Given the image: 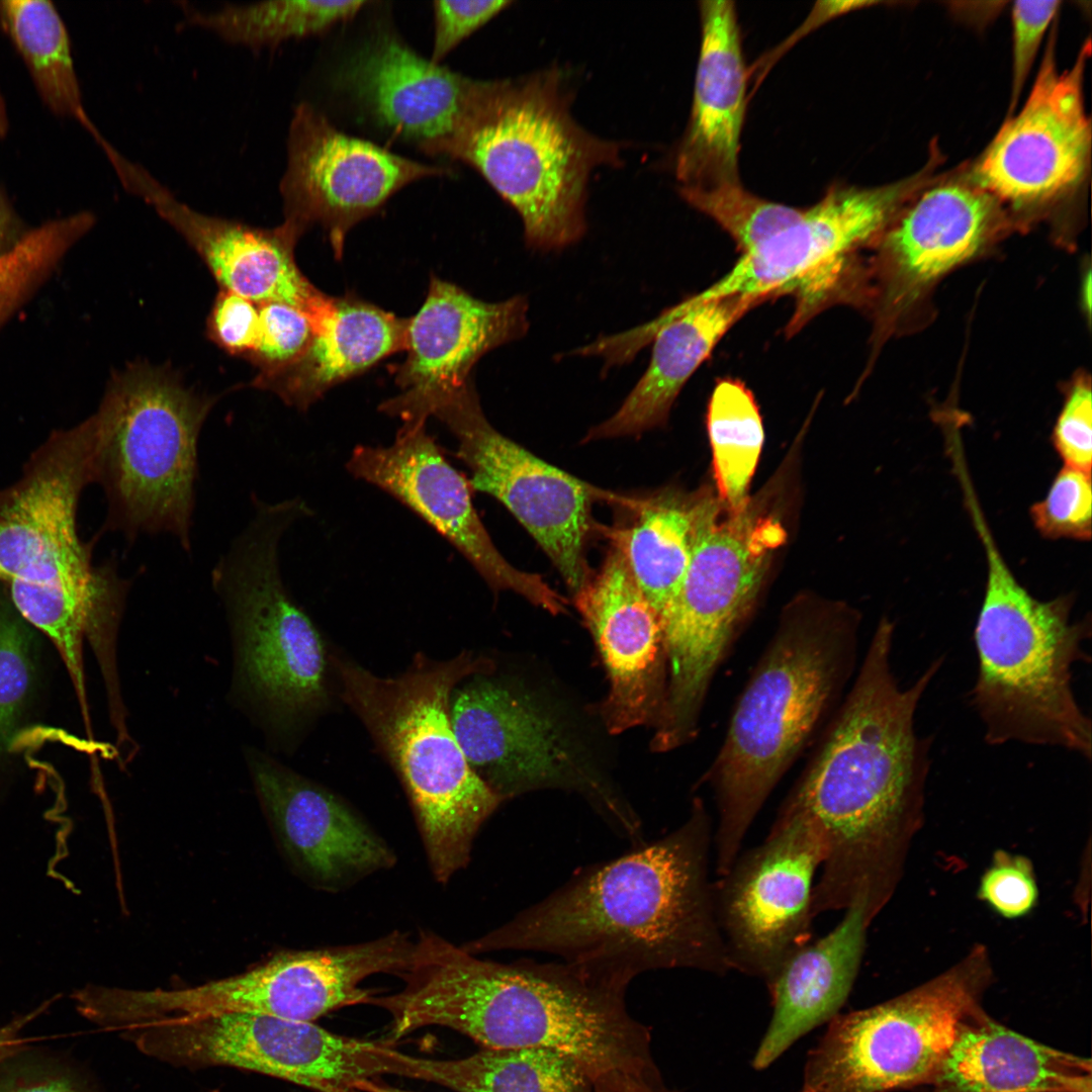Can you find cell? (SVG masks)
Listing matches in <instances>:
<instances>
[{
    "mask_svg": "<svg viewBox=\"0 0 1092 1092\" xmlns=\"http://www.w3.org/2000/svg\"><path fill=\"white\" fill-rule=\"evenodd\" d=\"M893 637L894 623L882 618L849 692L784 800L824 837L814 916L862 901L874 919L921 824L931 739L916 732L915 713L942 658L901 688L891 664Z\"/></svg>",
    "mask_w": 1092,
    "mask_h": 1092,
    "instance_id": "1",
    "label": "cell"
},
{
    "mask_svg": "<svg viewBox=\"0 0 1092 1092\" xmlns=\"http://www.w3.org/2000/svg\"><path fill=\"white\" fill-rule=\"evenodd\" d=\"M711 819L696 798L663 837L579 869L558 890L462 946L536 950L632 981L662 969L730 970L709 879Z\"/></svg>",
    "mask_w": 1092,
    "mask_h": 1092,
    "instance_id": "2",
    "label": "cell"
},
{
    "mask_svg": "<svg viewBox=\"0 0 1092 1092\" xmlns=\"http://www.w3.org/2000/svg\"><path fill=\"white\" fill-rule=\"evenodd\" d=\"M398 992L372 1004L390 1036L444 1026L483 1049L543 1048L570 1057L596 1080L659 1073L649 1028L626 1007L629 981L564 962L483 960L420 930Z\"/></svg>",
    "mask_w": 1092,
    "mask_h": 1092,
    "instance_id": "3",
    "label": "cell"
},
{
    "mask_svg": "<svg viewBox=\"0 0 1092 1092\" xmlns=\"http://www.w3.org/2000/svg\"><path fill=\"white\" fill-rule=\"evenodd\" d=\"M857 615L802 601L785 612L740 695L706 775L724 875L763 804L838 702L855 668Z\"/></svg>",
    "mask_w": 1092,
    "mask_h": 1092,
    "instance_id": "4",
    "label": "cell"
},
{
    "mask_svg": "<svg viewBox=\"0 0 1092 1092\" xmlns=\"http://www.w3.org/2000/svg\"><path fill=\"white\" fill-rule=\"evenodd\" d=\"M343 701L363 722L399 778L435 880L466 868L474 839L504 802L470 767L450 720L455 688L494 664L471 652L445 661L417 655L403 673L378 676L333 658Z\"/></svg>",
    "mask_w": 1092,
    "mask_h": 1092,
    "instance_id": "5",
    "label": "cell"
},
{
    "mask_svg": "<svg viewBox=\"0 0 1092 1092\" xmlns=\"http://www.w3.org/2000/svg\"><path fill=\"white\" fill-rule=\"evenodd\" d=\"M621 147L570 112L558 70L483 81L460 126L436 152L474 168L519 213L528 246L567 247L585 230L594 170L617 166Z\"/></svg>",
    "mask_w": 1092,
    "mask_h": 1092,
    "instance_id": "6",
    "label": "cell"
},
{
    "mask_svg": "<svg viewBox=\"0 0 1092 1092\" xmlns=\"http://www.w3.org/2000/svg\"><path fill=\"white\" fill-rule=\"evenodd\" d=\"M968 505L987 561L971 692L985 740L1057 746L1090 760L1091 721L1072 688L1073 665L1090 661L1083 648L1091 637L1090 615L1072 619L1073 593L1034 598L1008 567L976 500Z\"/></svg>",
    "mask_w": 1092,
    "mask_h": 1092,
    "instance_id": "7",
    "label": "cell"
},
{
    "mask_svg": "<svg viewBox=\"0 0 1092 1092\" xmlns=\"http://www.w3.org/2000/svg\"><path fill=\"white\" fill-rule=\"evenodd\" d=\"M255 513L212 571L234 641V693L272 731L295 729L327 704L329 656L309 616L286 589L279 544L311 509L299 497L266 504Z\"/></svg>",
    "mask_w": 1092,
    "mask_h": 1092,
    "instance_id": "8",
    "label": "cell"
},
{
    "mask_svg": "<svg viewBox=\"0 0 1092 1092\" xmlns=\"http://www.w3.org/2000/svg\"><path fill=\"white\" fill-rule=\"evenodd\" d=\"M720 504L701 496L687 570L660 614L667 682L651 741L656 752L698 735L712 680L754 608L772 551L784 541L776 519L748 507L723 517Z\"/></svg>",
    "mask_w": 1092,
    "mask_h": 1092,
    "instance_id": "9",
    "label": "cell"
},
{
    "mask_svg": "<svg viewBox=\"0 0 1092 1092\" xmlns=\"http://www.w3.org/2000/svg\"><path fill=\"white\" fill-rule=\"evenodd\" d=\"M217 399L146 362L129 364L114 378L96 413L95 482L107 502L104 529L129 541L170 534L190 551L197 442Z\"/></svg>",
    "mask_w": 1092,
    "mask_h": 1092,
    "instance_id": "10",
    "label": "cell"
},
{
    "mask_svg": "<svg viewBox=\"0 0 1092 1092\" xmlns=\"http://www.w3.org/2000/svg\"><path fill=\"white\" fill-rule=\"evenodd\" d=\"M992 982L983 947L930 981L839 1013L808 1052L798 1092H895L925 1086Z\"/></svg>",
    "mask_w": 1092,
    "mask_h": 1092,
    "instance_id": "11",
    "label": "cell"
},
{
    "mask_svg": "<svg viewBox=\"0 0 1092 1092\" xmlns=\"http://www.w3.org/2000/svg\"><path fill=\"white\" fill-rule=\"evenodd\" d=\"M99 446L94 414L49 437L20 478L0 489V580L9 594L40 593L102 607L124 592L126 581L113 564L92 563L91 544L77 530L81 493L96 481Z\"/></svg>",
    "mask_w": 1092,
    "mask_h": 1092,
    "instance_id": "12",
    "label": "cell"
},
{
    "mask_svg": "<svg viewBox=\"0 0 1092 1092\" xmlns=\"http://www.w3.org/2000/svg\"><path fill=\"white\" fill-rule=\"evenodd\" d=\"M432 417L454 435L456 455L470 470L471 488L502 503L576 594L593 574L585 557L587 538L597 527L593 505L601 500L636 511L643 498L589 484L500 434L486 419L471 383Z\"/></svg>",
    "mask_w": 1092,
    "mask_h": 1092,
    "instance_id": "13",
    "label": "cell"
},
{
    "mask_svg": "<svg viewBox=\"0 0 1092 1092\" xmlns=\"http://www.w3.org/2000/svg\"><path fill=\"white\" fill-rule=\"evenodd\" d=\"M1005 221L1004 206L969 173L930 179L866 248V264H846L836 302L868 306L882 336L902 304L975 256Z\"/></svg>",
    "mask_w": 1092,
    "mask_h": 1092,
    "instance_id": "14",
    "label": "cell"
},
{
    "mask_svg": "<svg viewBox=\"0 0 1092 1092\" xmlns=\"http://www.w3.org/2000/svg\"><path fill=\"white\" fill-rule=\"evenodd\" d=\"M138 1049L176 1066H229L317 1092L352 1088L390 1072L387 1044L335 1034L309 1021L222 1013L124 1032Z\"/></svg>",
    "mask_w": 1092,
    "mask_h": 1092,
    "instance_id": "15",
    "label": "cell"
},
{
    "mask_svg": "<svg viewBox=\"0 0 1092 1092\" xmlns=\"http://www.w3.org/2000/svg\"><path fill=\"white\" fill-rule=\"evenodd\" d=\"M819 826L783 802L764 840L713 883L715 915L730 970L765 984L811 941L814 877L825 858Z\"/></svg>",
    "mask_w": 1092,
    "mask_h": 1092,
    "instance_id": "16",
    "label": "cell"
},
{
    "mask_svg": "<svg viewBox=\"0 0 1092 1092\" xmlns=\"http://www.w3.org/2000/svg\"><path fill=\"white\" fill-rule=\"evenodd\" d=\"M930 179V170L876 187L831 185L791 226L741 255L730 271L693 298L735 294L767 299L791 294V322L803 326L847 261L866 249L906 199Z\"/></svg>",
    "mask_w": 1092,
    "mask_h": 1092,
    "instance_id": "17",
    "label": "cell"
},
{
    "mask_svg": "<svg viewBox=\"0 0 1092 1092\" xmlns=\"http://www.w3.org/2000/svg\"><path fill=\"white\" fill-rule=\"evenodd\" d=\"M488 675L470 676L450 701L452 728L472 770L504 801L540 788L576 790L595 802L617 831L629 829L635 814L579 766L556 719L535 700Z\"/></svg>",
    "mask_w": 1092,
    "mask_h": 1092,
    "instance_id": "18",
    "label": "cell"
},
{
    "mask_svg": "<svg viewBox=\"0 0 1092 1092\" xmlns=\"http://www.w3.org/2000/svg\"><path fill=\"white\" fill-rule=\"evenodd\" d=\"M1051 33L1030 93L1010 115L970 171L973 180L1003 206H1043L1084 181L1091 155V125L1084 103V72L1090 41L1062 72Z\"/></svg>",
    "mask_w": 1092,
    "mask_h": 1092,
    "instance_id": "19",
    "label": "cell"
},
{
    "mask_svg": "<svg viewBox=\"0 0 1092 1092\" xmlns=\"http://www.w3.org/2000/svg\"><path fill=\"white\" fill-rule=\"evenodd\" d=\"M446 173L346 134L313 106L300 103L290 121L279 185L283 222L301 236L314 224L322 226L341 258L355 224L410 183Z\"/></svg>",
    "mask_w": 1092,
    "mask_h": 1092,
    "instance_id": "20",
    "label": "cell"
},
{
    "mask_svg": "<svg viewBox=\"0 0 1092 1092\" xmlns=\"http://www.w3.org/2000/svg\"><path fill=\"white\" fill-rule=\"evenodd\" d=\"M357 479L380 488L452 544L494 592L512 590L552 615L567 601L541 575L499 553L472 502L471 485L447 459L426 423H403L387 446H356L347 461Z\"/></svg>",
    "mask_w": 1092,
    "mask_h": 1092,
    "instance_id": "21",
    "label": "cell"
},
{
    "mask_svg": "<svg viewBox=\"0 0 1092 1092\" xmlns=\"http://www.w3.org/2000/svg\"><path fill=\"white\" fill-rule=\"evenodd\" d=\"M102 150L122 187L151 206L187 242L220 289L257 303H287L314 321L327 310L332 296L317 289L296 264L294 249L301 235L294 228L283 221L275 228H259L202 213L179 200L149 170L111 144H104Z\"/></svg>",
    "mask_w": 1092,
    "mask_h": 1092,
    "instance_id": "22",
    "label": "cell"
},
{
    "mask_svg": "<svg viewBox=\"0 0 1092 1092\" xmlns=\"http://www.w3.org/2000/svg\"><path fill=\"white\" fill-rule=\"evenodd\" d=\"M527 312L522 295L486 302L431 276L422 306L407 318L406 356L394 370L399 392L380 411L402 424L426 423L470 383V371L485 353L526 334Z\"/></svg>",
    "mask_w": 1092,
    "mask_h": 1092,
    "instance_id": "23",
    "label": "cell"
},
{
    "mask_svg": "<svg viewBox=\"0 0 1092 1092\" xmlns=\"http://www.w3.org/2000/svg\"><path fill=\"white\" fill-rule=\"evenodd\" d=\"M245 754L285 852L310 885L338 892L395 864L392 848L341 797L258 749Z\"/></svg>",
    "mask_w": 1092,
    "mask_h": 1092,
    "instance_id": "24",
    "label": "cell"
},
{
    "mask_svg": "<svg viewBox=\"0 0 1092 1092\" xmlns=\"http://www.w3.org/2000/svg\"><path fill=\"white\" fill-rule=\"evenodd\" d=\"M574 598L609 679L600 709L607 730L619 734L655 724L667 682L660 616L636 583L619 548L612 546L599 571Z\"/></svg>",
    "mask_w": 1092,
    "mask_h": 1092,
    "instance_id": "25",
    "label": "cell"
},
{
    "mask_svg": "<svg viewBox=\"0 0 1092 1092\" xmlns=\"http://www.w3.org/2000/svg\"><path fill=\"white\" fill-rule=\"evenodd\" d=\"M699 5L701 47L693 104L673 170L679 188L706 190L740 183L747 73L734 3Z\"/></svg>",
    "mask_w": 1092,
    "mask_h": 1092,
    "instance_id": "26",
    "label": "cell"
},
{
    "mask_svg": "<svg viewBox=\"0 0 1092 1092\" xmlns=\"http://www.w3.org/2000/svg\"><path fill=\"white\" fill-rule=\"evenodd\" d=\"M345 81L382 126L429 155L456 132L482 84L388 35L351 59Z\"/></svg>",
    "mask_w": 1092,
    "mask_h": 1092,
    "instance_id": "27",
    "label": "cell"
},
{
    "mask_svg": "<svg viewBox=\"0 0 1092 1092\" xmlns=\"http://www.w3.org/2000/svg\"><path fill=\"white\" fill-rule=\"evenodd\" d=\"M766 300L755 294L704 301L689 298L640 333L633 332L635 340L640 336L654 338L649 366L619 410L592 428L583 443L639 435L662 425L685 383L722 337L748 310Z\"/></svg>",
    "mask_w": 1092,
    "mask_h": 1092,
    "instance_id": "28",
    "label": "cell"
},
{
    "mask_svg": "<svg viewBox=\"0 0 1092 1092\" xmlns=\"http://www.w3.org/2000/svg\"><path fill=\"white\" fill-rule=\"evenodd\" d=\"M872 919L855 902L826 935L793 952L765 984L772 1014L752 1068L772 1065L797 1040L840 1013L856 980Z\"/></svg>",
    "mask_w": 1092,
    "mask_h": 1092,
    "instance_id": "29",
    "label": "cell"
},
{
    "mask_svg": "<svg viewBox=\"0 0 1092 1092\" xmlns=\"http://www.w3.org/2000/svg\"><path fill=\"white\" fill-rule=\"evenodd\" d=\"M922 1092H1092V1064L1016 1032L981 1008L961 1025Z\"/></svg>",
    "mask_w": 1092,
    "mask_h": 1092,
    "instance_id": "30",
    "label": "cell"
},
{
    "mask_svg": "<svg viewBox=\"0 0 1092 1092\" xmlns=\"http://www.w3.org/2000/svg\"><path fill=\"white\" fill-rule=\"evenodd\" d=\"M407 318L351 294L333 297L315 322L305 353L287 368L255 376L250 386L306 411L334 386L404 350Z\"/></svg>",
    "mask_w": 1092,
    "mask_h": 1092,
    "instance_id": "31",
    "label": "cell"
},
{
    "mask_svg": "<svg viewBox=\"0 0 1092 1092\" xmlns=\"http://www.w3.org/2000/svg\"><path fill=\"white\" fill-rule=\"evenodd\" d=\"M399 1075L458 1092H596L598 1081L570 1057L543 1048L483 1049L458 1060L402 1054Z\"/></svg>",
    "mask_w": 1092,
    "mask_h": 1092,
    "instance_id": "32",
    "label": "cell"
},
{
    "mask_svg": "<svg viewBox=\"0 0 1092 1092\" xmlns=\"http://www.w3.org/2000/svg\"><path fill=\"white\" fill-rule=\"evenodd\" d=\"M700 500L701 496L658 494L643 499L631 527L603 528L623 553L636 583L659 616L687 570Z\"/></svg>",
    "mask_w": 1092,
    "mask_h": 1092,
    "instance_id": "33",
    "label": "cell"
},
{
    "mask_svg": "<svg viewBox=\"0 0 1092 1092\" xmlns=\"http://www.w3.org/2000/svg\"><path fill=\"white\" fill-rule=\"evenodd\" d=\"M0 19L21 55L33 83L57 115L77 119L95 138L87 115L66 25L47 0H1Z\"/></svg>",
    "mask_w": 1092,
    "mask_h": 1092,
    "instance_id": "34",
    "label": "cell"
},
{
    "mask_svg": "<svg viewBox=\"0 0 1092 1092\" xmlns=\"http://www.w3.org/2000/svg\"><path fill=\"white\" fill-rule=\"evenodd\" d=\"M366 1L277 0L225 4L210 11L184 6L186 23L252 51L317 35L353 18Z\"/></svg>",
    "mask_w": 1092,
    "mask_h": 1092,
    "instance_id": "35",
    "label": "cell"
},
{
    "mask_svg": "<svg viewBox=\"0 0 1092 1092\" xmlns=\"http://www.w3.org/2000/svg\"><path fill=\"white\" fill-rule=\"evenodd\" d=\"M707 428L721 504L732 513L748 507V487L764 434L759 408L744 382L717 381L707 411Z\"/></svg>",
    "mask_w": 1092,
    "mask_h": 1092,
    "instance_id": "36",
    "label": "cell"
},
{
    "mask_svg": "<svg viewBox=\"0 0 1092 1092\" xmlns=\"http://www.w3.org/2000/svg\"><path fill=\"white\" fill-rule=\"evenodd\" d=\"M679 194L728 233L742 254L782 233L803 213V208L761 198L741 183L706 190L679 188Z\"/></svg>",
    "mask_w": 1092,
    "mask_h": 1092,
    "instance_id": "37",
    "label": "cell"
},
{
    "mask_svg": "<svg viewBox=\"0 0 1092 1092\" xmlns=\"http://www.w3.org/2000/svg\"><path fill=\"white\" fill-rule=\"evenodd\" d=\"M94 222L88 211L49 221L0 255V321Z\"/></svg>",
    "mask_w": 1092,
    "mask_h": 1092,
    "instance_id": "38",
    "label": "cell"
},
{
    "mask_svg": "<svg viewBox=\"0 0 1092 1092\" xmlns=\"http://www.w3.org/2000/svg\"><path fill=\"white\" fill-rule=\"evenodd\" d=\"M31 634L0 600V747L9 745L34 681Z\"/></svg>",
    "mask_w": 1092,
    "mask_h": 1092,
    "instance_id": "39",
    "label": "cell"
},
{
    "mask_svg": "<svg viewBox=\"0 0 1092 1092\" xmlns=\"http://www.w3.org/2000/svg\"><path fill=\"white\" fill-rule=\"evenodd\" d=\"M1030 517L1044 538L1089 541L1092 534L1091 473L1064 465L1044 498L1031 506Z\"/></svg>",
    "mask_w": 1092,
    "mask_h": 1092,
    "instance_id": "40",
    "label": "cell"
},
{
    "mask_svg": "<svg viewBox=\"0 0 1092 1092\" xmlns=\"http://www.w3.org/2000/svg\"><path fill=\"white\" fill-rule=\"evenodd\" d=\"M259 337L249 357L258 369L256 376L279 372L296 362L309 347L314 320L304 310L278 301L259 303Z\"/></svg>",
    "mask_w": 1092,
    "mask_h": 1092,
    "instance_id": "41",
    "label": "cell"
},
{
    "mask_svg": "<svg viewBox=\"0 0 1092 1092\" xmlns=\"http://www.w3.org/2000/svg\"><path fill=\"white\" fill-rule=\"evenodd\" d=\"M978 896L1005 918L1015 919L1029 913L1038 896L1030 860L1022 855L997 850L980 880Z\"/></svg>",
    "mask_w": 1092,
    "mask_h": 1092,
    "instance_id": "42",
    "label": "cell"
},
{
    "mask_svg": "<svg viewBox=\"0 0 1092 1092\" xmlns=\"http://www.w3.org/2000/svg\"><path fill=\"white\" fill-rule=\"evenodd\" d=\"M1052 442L1064 465L1091 473L1092 394L1088 379L1081 378L1070 386Z\"/></svg>",
    "mask_w": 1092,
    "mask_h": 1092,
    "instance_id": "43",
    "label": "cell"
},
{
    "mask_svg": "<svg viewBox=\"0 0 1092 1092\" xmlns=\"http://www.w3.org/2000/svg\"><path fill=\"white\" fill-rule=\"evenodd\" d=\"M1060 4L1057 0L1016 1L1012 6V92L1008 116L1013 114L1043 35Z\"/></svg>",
    "mask_w": 1092,
    "mask_h": 1092,
    "instance_id": "44",
    "label": "cell"
},
{
    "mask_svg": "<svg viewBox=\"0 0 1092 1092\" xmlns=\"http://www.w3.org/2000/svg\"><path fill=\"white\" fill-rule=\"evenodd\" d=\"M259 303L220 289L207 320L209 339L233 356L253 354L259 337Z\"/></svg>",
    "mask_w": 1092,
    "mask_h": 1092,
    "instance_id": "45",
    "label": "cell"
},
{
    "mask_svg": "<svg viewBox=\"0 0 1092 1092\" xmlns=\"http://www.w3.org/2000/svg\"><path fill=\"white\" fill-rule=\"evenodd\" d=\"M511 1H435L431 61L439 64L462 40L500 13Z\"/></svg>",
    "mask_w": 1092,
    "mask_h": 1092,
    "instance_id": "46",
    "label": "cell"
},
{
    "mask_svg": "<svg viewBox=\"0 0 1092 1092\" xmlns=\"http://www.w3.org/2000/svg\"><path fill=\"white\" fill-rule=\"evenodd\" d=\"M7 1063L0 1070V1092H85L65 1067L39 1061Z\"/></svg>",
    "mask_w": 1092,
    "mask_h": 1092,
    "instance_id": "47",
    "label": "cell"
},
{
    "mask_svg": "<svg viewBox=\"0 0 1092 1092\" xmlns=\"http://www.w3.org/2000/svg\"><path fill=\"white\" fill-rule=\"evenodd\" d=\"M596 1092H676L669 1089L660 1074H615L597 1081Z\"/></svg>",
    "mask_w": 1092,
    "mask_h": 1092,
    "instance_id": "48",
    "label": "cell"
},
{
    "mask_svg": "<svg viewBox=\"0 0 1092 1092\" xmlns=\"http://www.w3.org/2000/svg\"><path fill=\"white\" fill-rule=\"evenodd\" d=\"M44 1006H40L32 1012L17 1017L0 1027V1066L23 1052L25 1039L22 1037V1030L34 1017L41 1013Z\"/></svg>",
    "mask_w": 1092,
    "mask_h": 1092,
    "instance_id": "49",
    "label": "cell"
},
{
    "mask_svg": "<svg viewBox=\"0 0 1092 1092\" xmlns=\"http://www.w3.org/2000/svg\"><path fill=\"white\" fill-rule=\"evenodd\" d=\"M329 1092H413L402 1090L387 1084L381 1083L373 1079H366L358 1082L352 1088L335 1089Z\"/></svg>",
    "mask_w": 1092,
    "mask_h": 1092,
    "instance_id": "50",
    "label": "cell"
},
{
    "mask_svg": "<svg viewBox=\"0 0 1092 1092\" xmlns=\"http://www.w3.org/2000/svg\"><path fill=\"white\" fill-rule=\"evenodd\" d=\"M9 127L8 115L3 95L0 90V138L6 135Z\"/></svg>",
    "mask_w": 1092,
    "mask_h": 1092,
    "instance_id": "51",
    "label": "cell"
},
{
    "mask_svg": "<svg viewBox=\"0 0 1092 1092\" xmlns=\"http://www.w3.org/2000/svg\"><path fill=\"white\" fill-rule=\"evenodd\" d=\"M3 225H4V212H3L2 199H1V195H0V235H1L2 230H3Z\"/></svg>",
    "mask_w": 1092,
    "mask_h": 1092,
    "instance_id": "52",
    "label": "cell"
}]
</instances>
